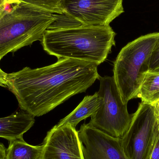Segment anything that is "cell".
Masks as SVG:
<instances>
[{
  "mask_svg": "<svg viewBox=\"0 0 159 159\" xmlns=\"http://www.w3.org/2000/svg\"><path fill=\"white\" fill-rule=\"evenodd\" d=\"M98 66L87 61L60 59L45 67H25L7 74V88L16 96L22 110L41 116L72 96L86 92L100 76Z\"/></svg>",
  "mask_w": 159,
  "mask_h": 159,
  "instance_id": "6da1fadb",
  "label": "cell"
},
{
  "mask_svg": "<svg viewBox=\"0 0 159 159\" xmlns=\"http://www.w3.org/2000/svg\"><path fill=\"white\" fill-rule=\"evenodd\" d=\"M116 33L110 25H78L48 29L41 40L44 50L60 59H72L99 66L115 45Z\"/></svg>",
  "mask_w": 159,
  "mask_h": 159,
  "instance_id": "7a4b0ae2",
  "label": "cell"
},
{
  "mask_svg": "<svg viewBox=\"0 0 159 159\" xmlns=\"http://www.w3.org/2000/svg\"><path fill=\"white\" fill-rule=\"evenodd\" d=\"M57 14L23 2L11 7L0 18V61L14 53L42 40Z\"/></svg>",
  "mask_w": 159,
  "mask_h": 159,
  "instance_id": "3957f363",
  "label": "cell"
},
{
  "mask_svg": "<svg viewBox=\"0 0 159 159\" xmlns=\"http://www.w3.org/2000/svg\"><path fill=\"white\" fill-rule=\"evenodd\" d=\"M159 40V32L143 35L129 43L119 53L114 62L113 77L124 104L137 98Z\"/></svg>",
  "mask_w": 159,
  "mask_h": 159,
  "instance_id": "277c9868",
  "label": "cell"
},
{
  "mask_svg": "<svg viewBox=\"0 0 159 159\" xmlns=\"http://www.w3.org/2000/svg\"><path fill=\"white\" fill-rule=\"evenodd\" d=\"M100 86L97 93L101 105L88 124L115 138L121 139L128 131L132 115L127 104L122 102L113 76H99Z\"/></svg>",
  "mask_w": 159,
  "mask_h": 159,
  "instance_id": "5b68a950",
  "label": "cell"
},
{
  "mask_svg": "<svg viewBox=\"0 0 159 159\" xmlns=\"http://www.w3.org/2000/svg\"><path fill=\"white\" fill-rule=\"evenodd\" d=\"M159 135L157 103L141 102L133 114L130 125L121 139L128 159H149Z\"/></svg>",
  "mask_w": 159,
  "mask_h": 159,
  "instance_id": "8992f818",
  "label": "cell"
},
{
  "mask_svg": "<svg viewBox=\"0 0 159 159\" xmlns=\"http://www.w3.org/2000/svg\"><path fill=\"white\" fill-rule=\"evenodd\" d=\"M123 0H61L63 15L78 24L108 26L124 13Z\"/></svg>",
  "mask_w": 159,
  "mask_h": 159,
  "instance_id": "52a82bcc",
  "label": "cell"
},
{
  "mask_svg": "<svg viewBox=\"0 0 159 159\" xmlns=\"http://www.w3.org/2000/svg\"><path fill=\"white\" fill-rule=\"evenodd\" d=\"M39 159H84L78 131L70 124L48 132Z\"/></svg>",
  "mask_w": 159,
  "mask_h": 159,
  "instance_id": "ba28073f",
  "label": "cell"
},
{
  "mask_svg": "<svg viewBox=\"0 0 159 159\" xmlns=\"http://www.w3.org/2000/svg\"><path fill=\"white\" fill-rule=\"evenodd\" d=\"M78 133L84 159H128L121 139L112 137L85 123Z\"/></svg>",
  "mask_w": 159,
  "mask_h": 159,
  "instance_id": "9c48e42d",
  "label": "cell"
},
{
  "mask_svg": "<svg viewBox=\"0 0 159 159\" xmlns=\"http://www.w3.org/2000/svg\"><path fill=\"white\" fill-rule=\"evenodd\" d=\"M34 122V117L22 110L0 118V138L9 142L22 138L24 134L33 127Z\"/></svg>",
  "mask_w": 159,
  "mask_h": 159,
  "instance_id": "30bf717a",
  "label": "cell"
},
{
  "mask_svg": "<svg viewBox=\"0 0 159 159\" xmlns=\"http://www.w3.org/2000/svg\"><path fill=\"white\" fill-rule=\"evenodd\" d=\"M101 105V99L97 92L84 97L78 106L68 116L60 120L57 126L70 124L76 129L80 122L94 115Z\"/></svg>",
  "mask_w": 159,
  "mask_h": 159,
  "instance_id": "8fae6325",
  "label": "cell"
},
{
  "mask_svg": "<svg viewBox=\"0 0 159 159\" xmlns=\"http://www.w3.org/2000/svg\"><path fill=\"white\" fill-rule=\"evenodd\" d=\"M43 145L33 146L26 143L23 137L9 142L6 159H39Z\"/></svg>",
  "mask_w": 159,
  "mask_h": 159,
  "instance_id": "7c38bea8",
  "label": "cell"
},
{
  "mask_svg": "<svg viewBox=\"0 0 159 159\" xmlns=\"http://www.w3.org/2000/svg\"><path fill=\"white\" fill-rule=\"evenodd\" d=\"M137 98L148 104L156 103L159 101V70L147 72Z\"/></svg>",
  "mask_w": 159,
  "mask_h": 159,
  "instance_id": "4fadbf2b",
  "label": "cell"
},
{
  "mask_svg": "<svg viewBox=\"0 0 159 159\" xmlns=\"http://www.w3.org/2000/svg\"><path fill=\"white\" fill-rule=\"evenodd\" d=\"M20 2L32 5L55 14H63L61 0H18Z\"/></svg>",
  "mask_w": 159,
  "mask_h": 159,
  "instance_id": "5bb4252c",
  "label": "cell"
},
{
  "mask_svg": "<svg viewBox=\"0 0 159 159\" xmlns=\"http://www.w3.org/2000/svg\"><path fill=\"white\" fill-rule=\"evenodd\" d=\"M149 70H159V40L152 52L149 63Z\"/></svg>",
  "mask_w": 159,
  "mask_h": 159,
  "instance_id": "9a60e30c",
  "label": "cell"
},
{
  "mask_svg": "<svg viewBox=\"0 0 159 159\" xmlns=\"http://www.w3.org/2000/svg\"><path fill=\"white\" fill-rule=\"evenodd\" d=\"M149 159H159V135Z\"/></svg>",
  "mask_w": 159,
  "mask_h": 159,
  "instance_id": "2e32d148",
  "label": "cell"
},
{
  "mask_svg": "<svg viewBox=\"0 0 159 159\" xmlns=\"http://www.w3.org/2000/svg\"><path fill=\"white\" fill-rule=\"evenodd\" d=\"M7 74L2 70L0 68V86L7 88Z\"/></svg>",
  "mask_w": 159,
  "mask_h": 159,
  "instance_id": "e0dca14e",
  "label": "cell"
},
{
  "mask_svg": "<svg viewBox=\"0 0 159 159\" xmlns=\"http://www.w3.org/2000/svg\"><path fill=\"white\" fill-rule=\"evenodd\" d=\"M20 2L18 0H0V8L8 4H14Z\"/></svg>",
  "mask_w": 159,
  "mask_h": 159,
  "instance_id": "ac0fdd59",
  "label": "cell"
},
{
  "mask_svg": "<svg viewBox=\"0 0 159 159\" xmlns=\"http://www.w3.org/2000/svg\"><path fill=\"white\" fill-rule=\"evenodd\" d=\"M7 150L3 144L0 143V159H6Z\"/></svg>",
  "mask_w": 159,
  "mask_h": 159,
  "instance_id": "d6986e66",
  "label": "cell"
},
{
  "mask_svg": "<svg viewBox=\"0 0 159 159\" xmlns=\"http://www.w3.org/2000/svg\"><path fill=\"white\" fill-rule=\"evenodd\" d=\"M12 5L13 4L7 5L4 6L0 8V18L11 7Z\"/></svg>",
  "mask_w": 159,
  "mask_h": 159,
  "instance_id": "ffe728a7",
  "label": "cell"
},
{
  "mask_svg": "<svg viewBox=\"0 0 159 159\" xmlns=\"http://www.w3.org/2000/svg\"><path fill=\"white\" fill-rule=\"evenodd\" d=\"M157 103L158 105L159 108V101H158V102H157Z\"/></svg>",
  "mask_w": 159,
  "mask_h": 159,
  "instance_id": "44dd1931",
  "label": "cell"
}]
</instances>
